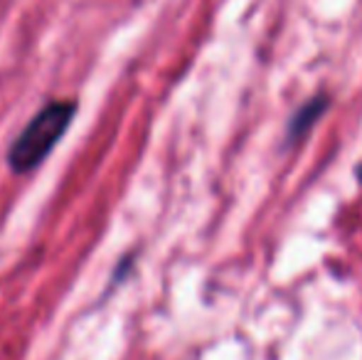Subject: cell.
Here are the masks:
<instances>
[{"mask_svg":"<svg viewBox=\"0 0 362 360\" xmlns=\"http://www.w3.org/2000/svg\"><path fill=\"white\" fill-rule=\"evenodd\" d=\"M325 106H328V99H325V96H315V99L305 101V104L293 114V119H291L288 139L291 141L300 139V136H303L305 131H308L310 126H313L315 121L320 119V114L325 111Z\"/></svg>","mask_w":362,"mask_h":360,"instance_id":"2","label":"cell"},{"mask_svg":"<svg viewBox=\"0 0 362 360\" xmlns=\"http://www.w3.org/2000/svg\"><path fill=\"white\" fill-rule=\"evenodd\" d=\"M76 106L79 104L74 99H52L35 111V116L8 149V166L15 175L33 173L47 161V156L57 149L72 126Z\"/></svg>","mask_w":362,"mask_h":360,"instance_id":"1","label":"cell"}]
</instances>
